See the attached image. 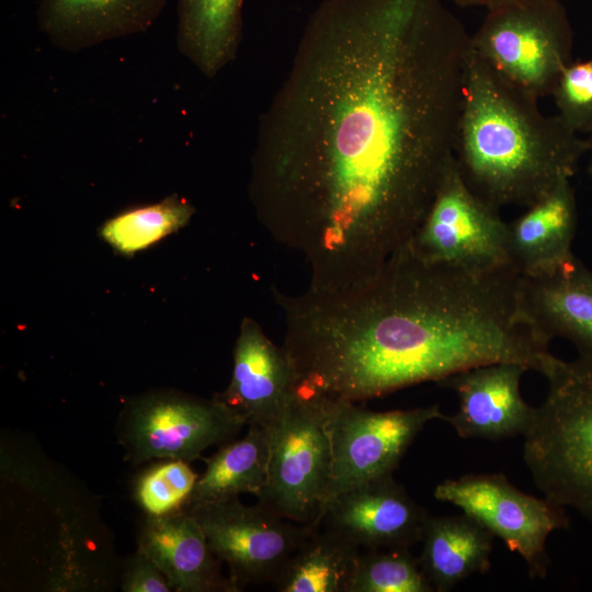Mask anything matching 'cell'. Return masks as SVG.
<instances>
[{"label":"cell","mask_w":592,"mask_h":592,"mask_svg":"<svg viewBox=\"0 0 592 592\" xmlns=\"http://www.w3.org/2000/svg\"><path fill=\"white\" fill-rule=\"evenodd\" d=\"M470 38L442 0H323L259 118L249 198L309 288L402 249L454 158Z\"/></svg>","instance_id":"obj_1"},{"label":"cell","mask_w":592,"mask_h":592,"mask_svg":"<svg viewBox=\"0 0 592 592\" xmlns=\"http://www.w3.org/2000/svg\"><path fill=\"white\" fill-rule=\"evenodd\" d=\"M510 265L429 263L406 244L368 278L307 288L287 310V344L315 391L358 402L485 364L540 372L549 340L530 321Z\"/></svg>","instance_id":"obj_2"},{"label":"cell","mask_w":592,"mask_h":592,"mask_svg":"<svg viewBox=\"0 0 592 592\" xmlns=\"http://www.w3.org/2000/svg\"><path fill=\"white\" fill-rule=\"evenodd\" d=\"M585 137L537 99L504 80L470 44L454 158L466 185L496 209L528 207L571 179L589 152Z\"/></svg>","instance_id":"obj_3"},{"label":"cell","mask_w":592,"mask_h":592,"mask_svg":"<svg viewBox=\"0 0 592 592\" xmlns=\"http://www.w3.org/2000/svg\"><path fill=\"white\" fill-rule=\"evenodd\" d=\"M547 395L524 436L523 458L545 498L592 523V358L550 354Z\"/></svg>","instance_id":"obj_4"},{"label":"cell","mask_w":592,"mask_h":592,"mask_svg":"<svg viewBox=\"0 0 592 592\" xmlns=\"http://www.w3.org/2000/svg\"><path fill=\"white\" fill-rule=\"evenodd\" d=\"M331 400L297 390L267 424V477L257 503L298 524L322 523L332 448Z\"/></svg>","instance_id":"obj_5"},{"label":"cell","mask_w":592,"mask_h":592,"mask_svg":"<svg viewBox=\"0 0 592 592\" xmlns=\"http://www.w3.org/2000/svg\"><path fill=\"white\" fill-rule=\"evenodd\" d=\"M572 29L560 0H506L471 36L473 50L504 80L539 99L571 62Z\"/></svg>","instance_id":"obj_6"},{"label":"cell","mask_w":592,"mask_h":592,"mask_svg":"<svg viewBox=\"0 0 592 592\" xmlns=\"http://www.w3.org/2000/svg\"><path fill=\"white\" fill-rule=\"evenodd\" d=\"M243 426L215 396L155 391L126 402L118 435L133 464L156 458L191 463L206 448L230 442Z\"/></svg>","instance_id":"obj_7"},{"label":"cell","mask_w":592,"mask_h":592,"mask_svg":"<svg viewBox=\"0 0 592 592\" xmlns=\"http://www.w3.org/2000/svg\"><path fill=\"white\" fill-rule=\"evenodd\" d=\"M407 246L429 263L477 270L511 266L508 224L469 190L455 158Z\"/></svg>","instance_id":"obj_8"},{"label":"cell","mask_w":592,"mask_h":592,"mask_svg":"<svg viewBox=\"0 0 592 592\" xmlns=\"http://www.w3.org/2000/svg\"><path fill=\"white\" fill-rule=\"evenodd\" d=\"M183 509V508H182ZM201 526L210 550L229 568L235 591L274 583L304 539L321 523L298 524L239 498L184 509Z\"/></svg>","instance_id":"obj_9"},{"label":"cell","mask_w":592,"mask_h":592,"mask_svg":"<svg viewBox=\"0 0 592 592\" xmlns=\"http://www.w3.org/2000/svg\"><path fill=\"white\" fill-rule=\"evenodd\" d=\"M434 497L458 506L501 538L511 551L523 558L532 579L547 576L548 536L569 526L565 508L545 497L524 493L502 474L446 479L435 487Z\"/></svg>","instance_id":"obj_10"},{"label":"cell","mask_w":592,"mask_h":592,"mask_svg":"<svg viewBox=\"0 0 592 592\" xmlns=\"http://www.w3.org/2000/svg\"><path fill=\"white\" fill-rule=\"evenodd\" d=\"M331 400L332 462L322 508L341 492L391 475L426 423L443 420L439 405L373 411L356 402Z\"/></svg>","instance_id":"obj_11"},{"label":"cell","mask_w":592,"mask_h":592,"mask_svg":"<svg viewBox=\"0 0 592 592\" xmlns=\"http://www.w3.org/2000/svg\"><path fill=\"white\" fill-rule=\"evenodd\" d=\"M429 516L391 474L334 497L323 510L322 525L360 548H410L422 540Z\"/></svg>","instance_id":"obj_12"},{"label":"cell","mask_w":592,"mask_h":592,"mask_svg":"<svg viewBox=\"0 0 592 592\" xmlns=\"http://www.w3.org/2000/svg\"><path fill=\"white\" fill-rule=\"evenodd\" d=\"M528 366L501 362L453 374L439 384L453 389L458 410L443 420L463 439L498 441L523 435L535 413L522 397L521 378Z\"/></svg>","instance_id":"obj_13"},{"label":"cell","mask_w":592,"mask_h":592,"mask_svg":"<svg viewBox=\"0 0 592 592\" xmlns=\"http://www.w3.org/2000/svg\"><path fill=\"white\" fill-rule=\"evenodd\" d=\"M291 360L263 331L244 317L234 346L227 388L215 395L244 425L266 426L297 392Z\"/></svg>","instance_id":"obj_14"},{"label":"cell","mask_w":592,"mask_h":592,"mask_svg":"<svg viewBox=\"0 0 592 592\" xmlns=\"http://www.w3.org/2000/svg\"><path fill=\"white\" fill-rule=\"evenodd\" d=\"M169 0H39L38 30L50 44L80 52L148 31Z\"/></svg>","instance_id":"obj_15"},{"label":"cell","mask_w":592,"mask_h":592,"mask_svg":"<svg viewBox=\"0 0 592 592\" xmlns=\"http://www.w3.org/2000/svg\"><path fill=\"white\" fill-rule=\"evenodd\" d=\"M137 550L161 570L173 591L236 592L192 514L184 509L146 514L137 535Z\"/></svg>","instance_id":"obj_16"},{"label":"cell","mask_w":592,"mask_h":592,"mask_svg":"<svg viewBox=\"0 0 592 592\" xmlns=\"http://www.w3.org/2000/svg\"><path fill=\"white\" fill-rule=\"evenodd\" d=\"M522 308L550 341H570L592 358V272L574 255L557 269L520 280Z\"/></svg>","instance_id":"obj_17"},{"label":"cell","mask_w":592,"mask_h":592,"mask_svg":"<svg viewBox=\"0 0 592 592\" xmlns=\"http://www.w3.org/2000/svg\"><path fill=\"white\" fill-rule=\"evenodd\" d=\"M577 220L574 192L570 179L565 178L508 224L511 266L520 275L531 276L570 260Z\"/></svg>","instance_id":"obj_18"},{"label":"cell","mask_w":592,"mask_h":592,"mask_svg":"<svg viewBox=\"0 0 592 592\" xmlns=\"http://www.w3.org/2000/svg\"><path fill=\"white\" fill-rule=\"evenodd\" d=\"M493 535L463 513L429 516L422 536V570L439 592H448L474 573L490 570Z\"/></svg>","instance_id":"obj_19"},{"label":"cell","mask_w":592,"mask_h":592,"mask_svg":"<svg viewBox=\"0 0 592 592\" xmlns=\"http://www.w3.org/2000/svg\"><path fill=\"white\" fill-rule=\"evenodd\" d=\"M243 1L178 0V49L207 78L237 56Z\"/></svg>","instance_id":"obj_20"},{"label":"cell","mask_w":592,"mask_h":592,"mask_svg":"<svg viewBox=\"0 0 592 592\" xmlns=\"http://www.w3.org/2000/svg\"><path fill=\"white\" fill-rule=\"evenodd\" d=\"M267 465L266 428L249 425L242 439L221 445L207 459L204 474L182 508L228 501L243 493L257 497L265 485Z\"/></svg>","instance_id":"obj_21"},{"label":"cell","mask_w":592,"mask_h":592,"mask_svg":"<svg viewBox=\"0 0 592 592\" xmlns=\"http://www.w3.org/2000/svg\"><path fill=\"white\" fill-rule=\"evenodd\" d=\"M325 526V525H323ZM321 525L299 545L273 583L280 592H349L360 547Z\"/></svg>","instance_id":"obj_22"},{"label":"cell","mask_w":592,"mask_h":592,"mask_svg":"<svg viewBox=\"0 0 592 592\" xmlns=\"http://www.w3.org/2000/svg\"><path fill=\"white\" fill-rule=\"evenodd\" d=\"M194 213L187 198L171 194L117 213L101 225L99 235L116 253L132 257L185 227Z\"/></svg>","instance_id":"obj_23"},{"label":"cell","mask_w":592,"mask_h":592,"mask_svg":"<svg viewBox=\"0 0 592 592\" xmlns=\"http://www.w3.org/2000/svg\"><path fill=\"white\" fill-rule=\"evenodd\" d=\"M410 548L367 549L360 555L349 592H432Z\"/></svg>","instance_id":"obj_24"},{"label":"cell","mask_w":592,"mask_h":592,"mask_svg":"<svg viewBox=\"0 0 592 592\" xmlns=\"http://www.w3.org/2000/svg\"><path fill=\"white\" fill-rule=\"evenodd\" d=\"M189 464L168 459L144 471L136 482L135 494L146 514L160 515L184 505L198 478Z\"/></svg>","instance_id":"obj_25"},{"label":"cell","mask_w":592,"mask_h":592,"mask_svg":"<svg viewBox=\"0 0 592 592\" xmlns=\"http://www.w3.org/2000/svg\"><path fill=\"white\" fill-rule=\"evenodd\" d=\"M550 95L558 116L570 129L592 134V58L567 65Z\"/></svg>","instance_id":"obj_26"},{"label":"cell","mask_w":592,"mask_h":592,"mask_svg":"<svg viewBox=\"0 0 592 592\" xmlns=\"http://www.w3.org/2000/svg\"><path fill=\"white\" fill-rule=\"evenodd\" d=\"M124 592H170L168 580L146 555L139 550L127 561L122 580Z\"/></svg>","instance_id":"obj_27"},{"label":"cell","mask_w":592,"mask_h":592,"mask_svg":"<svg viewBox=\"0 0 592 592\" xmlns=\"http://www.w3.org/2000/svg\"><path fill=\"white\" fill-rule=\"evenodd\" d=\"M452 1L460 7H486L487 9H490L506 0H452Z\"/></svg>","instance_id":"obj_28"},{"label":"cell","mask_w":592,"mask_h":592,"mask_svg":"<svg viewBox=\"0 0 592 592\" xmlns=\"http://www.w3.org/2000/svg\"><path fill=\"white\" fill-rule=\"evenodd\" d=\"M588 139H589V143H590L589 152L591 153L588 171H589V174L592 177V134L589 135Z\"/></svg>","instance_id":"obj_29"}]
</instances>
